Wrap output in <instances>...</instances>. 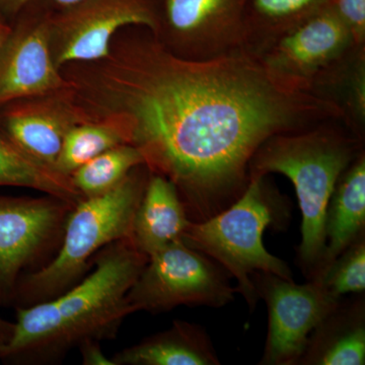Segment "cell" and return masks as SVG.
Returning a JSON list of instances; mask_svg holds the SVG:
<instances>
[{"label":"cell","instance_id":"cell-4","mask_svg":"<svg viewBox=\"0 0 365 365\" xmlns=\"http://www.w3.org/2000/svg\"><path fill=\"white\" fill-rule=\"evenodd\" d=\"M292 205L269 188L263 177L251 178L239 199L201 222H190L182 241L212 259L237 280L235 292L253 312L259 302L252 281L255 272L273 273L294 280L284 261L269 253L263 244L268 227L288 223Z\"/></svg>","mask_w":365,"mask_h":365},{"label":"cell","instance_id":"cell-15","mask_svg":"<svg viewBox=\"0 0 365 365\" xmlns=\"http://www.w3.org/2000/svg\"><path fill=\"white\" fill-rule=\"evenodd\" d=\"M365 160L360 158L337 182L325 216V252L318 275L365 235ZM313 279V280H314Z\"/></svg>","mask_w":365,"mask_h":365},{"label":"cell","instance_id":"cell-27","mask_svg":"<svg viewBox=\"0 0 365 365\" xmlns=\"http://www.w3.org/2000/svg\"><path fill=\"white\" fill-rule=\"evenodd\" d=\"M6 28L0 24V50L2 49V46L6 42Z\"/></svg>","mask_w":365,"mask_h":365},{"label":"cell","instance_id":"cell-7","mask_svg":"<svg viewBox=\"0 0 365 365\" xmlns=\"http://www.w3.org/2000/svg\"><path fill=\"white\" fill-rule=\"evenodd\" d=\"M78 203V202H76ZM76 203L59 197H0V302L11 306L21 276L42 268L58 252Z\"/></svg>","mask_w":365,"mask_h":365},{"label":"cell","instance_id":"cell-26","mask_svg":"<svg viewBox=\"0 0 365 365\" xmlns=\"http://www.w3.org/2000/svg\"><path fill=\"white\" fill-rule=\"evenodd\" d=\"M4 1L6 2V6L11 9V11H18L21 6H26L32 0H4ZM54 1L61 4V6L68 7L78 4L83 0H54Z\"/></svg>","mask_w":365,"mask_h":365},{"label":"cell","instance_id":"cell-12","mask_svg":"<svg viewBox=\"0 0 365 365\" xmlns=\"http://www.w3.org/2000/svg\"><path fill=\"white\" fill-rule=\"evenodd\" d=\"M86 120L59 101L35 103L9 113L6 137L34 160L55 169L67 132Z\"/></svg>","mask_w":365,"mask_h":365},{"label":"cell","instance_id":"cell-2","mask_svg":"<svg viewBox=\"0 0 365 365\" xmlns=\"http://www.w3.org/2000/svg\"><path fill=\"white\" fill-rule=\"evenodd\" d=\"M148 257L130 239L112 242L93 258V269L66 292L29 307H16L11 340L1 361L56 364L86 341L112 340L135 314L127 294Z\"/></svg>","mask_w":365,"mask_h":365},{"label":"cell","instance_id":"cell-18","mask_svg":"<svg viewBox=\"0 0 365 365\" xmlns=\"http://www.w3.org/2000/svg\"><path fill=\"white\" fill-rule=\"evenodd\" d=\"M127 143L123 131L112 117L86 120L67 132L55 169L71 177L74 170L104 151Z\"/></svg>","mask_w":365,"mask_h":365},{"label":"cell","instance_id":"cell-3","mask_svg":"<svg viewBox=\"0 0 365 365\" xmlns=\"http://www.w3.org/2000/svg\"><path fill=\"white\" fill-rule=\"evenodd\" d=\"M143 165L107 193L81 199L74 205L58 252L42 268L21 276L11 304L33 306L61 294L85 277L98 252L112 242L130 239L148 179L139 172Z\"/></svg>","mask_w":365,"mask_h":365},{"label":"cell","instance_id":"cell-16","mask_svg":"<svg viewBox=\"0 0 365 365\" xmlns=\"http://www.w3.org/2000/svg\"><path fill=\"white\" fill-rule=\"evenodd\" d=\"M0 186L24 187L78 202L83 196L71 177L34 160L0 134Z\"/></svg>","mask_w":365,"mask_h":365},{"label":"cell","instance_id":"cell-8","mask_svg":"<svg viewBox=\"0 0 365 365\" xmlns=\"http://www.w3.org/2000/svg\"><path fill=\"white\" fill-rule=\"evenodd\" d=\"M259 299L268 309V333L262 365H297L309 335L339 300L318 282L297 284L268 272L252 275Z\"/></svg>","mask_w":365,"mask_h":365},{"label":"cell","instance_id":"cell-1","mask_svg":"<svg viewBox=\"0 0 365 365\" xmlns=\"http://www.w3.org/2000/svg\"><path fill=\"white\" fill-rule=\"evenodd\" d=\"M102 91L126 143L175 185L192 222L240 198L264 143L323 109L249 60L188 61L153 45L113 59Z\"/></svg>","mask_w":365,"mask_h":365},{"label":"cell","instance_id":"cell-10","mask_svg":"<svg viewBox=\"0 0 365 365\" xmlns=\"http://www.w3.org/2000/svg\"><path fill=\"white\" fill-rule=\"evenodd\" d=\"M51 42L50 23L37 24L14 36L0 60V105L71 88L60 76Z\"/></svg>","mask_w":365,"mask_h":365},{"label":"cell","instance_id":"cell-9","mask_svg":"<svg viewBox=\"0 0 365 365\" xmlns=\"http://www.w3.org/2000/svg\"><path fill=\"white\" fill-rule=\"evenodd\" d=\"M155 29V14L146 0H83L50 21L57 66L110 56L113 36L123 26Z\"/></svg>","mask_w":365,"mask_h":365},{"label":"cell","instance_id":"cell-13","mask_svg":"<svg viewBox=\"0 0 365 365\" xmlns=\"http://www.w3.org/2000/svg\"><path fill=\"white\" fill-rule=\"evenodd\" d=\"M190 222L175 185L167 178L150 173L132 223V244L150 257L182 241Z\"/></svg>","mask_w":365,"mask_h":365},{"label":"cell","instance_id":"cell-25","mask_svg":"<svg viewBox=\"0 0 365 365\" xmlns=\"http://www.w3.org/2000/svg\"><path fill=\"white\" fill-rule=\"evenodd\" d=\"M2 306L0 302V307ZM14 330V322H9L7 319L2 318L0 314V361H1L2 351L7 343L11 340Z\"/></svg>","mask_w":365,"mask_h":365},{"label":"cell","instance_id":"cell-24","mask_svg":"<svg viewBox=\"0 0 365 365\" xmlns=\"http://www.w3.org/2000/svg\"><path fill=\"white\" fill-rule=\"evenodd\" d=\"M78 349L86 365H114L111 359H108L103 352L98 341H86L78 346Z\"/></svg>","mask_w":365,"mask_h":365},{"label":"cell","instance_id":"cell-22","mask_svg":"<svg viewBox=\"0 0 365 365\" xmlns=\"http://www.w3.org/2000/svg\"><path fill=\"white\" fill-rule=\"evenodd\" d=\"M319 0H254L259 13L269 18H287L314 6Z\"/></svg>","mask_w":365,"mask_h":365},{"label":"cell","instance_id":"cell-20","mask_svg":"<svg viewBox=\"0 0 365 365\" xmlns=\"http://www.w3.org/2000/svg\"><path fill=\"white\" fill-rule=\"evenodd\" d=\"M335 299L364 294L365 290V235L350 245L316 279Z\"/></svg>","mask_w":365,"mask_h":365},{"label":"cell","instance_id":"cell-6","mask_svg":"<svg viewBox=\"0 0 365 365\" xmlns=\"http://www.w3.org/2000/svg\"><path fill=\"white\" fill-rule=\"evenodd\" d=\"M230 274L182 241L148 257L127 300L135 313H168L178 307H222L235 299Z\"/></svg>","mask_w":365,"mask_h":365},{"label":"cell","instance_id":"cell-17","mask_svg":"<svg viewBox=\"0 0 365 365\" xmlns=\"http://www.w3.org/2000/svg\"><path fill=\"white\" fill-rule=\"evenodd\" d=\"M347 37L348 26L336 9H329L283 40L281 49L294 63L314 66L339 51Z\"/></svg>","mask_w":365,"mask_h":365},{"label":"cell","instance_id":"cell-21","mask_svg":"<svg viewBox=\"0 0 365 365\" xmlns=\"http://www.w3.org/2000/svg\"><path fill=\"white\" fill-rule=\"evenodd\" d=\"M242 0H167L168 19L180 32H193L241 4Z\"/></svg>","mask_w":365,"mask_h":365},{"label":"cell","instance_id":"cell-19","mask_svg":"<svg viewBox=\"0 0 365 365\" xmlns=\"http://www.w3.org/2000/svg\"><path fill=\"white\" fill-rule=\"evenodd\" d=\"M144 165L143 155L133 145L120 144L91 158L71 175L72 184L83 198L107 193L125 178Z\"/></svg>","mask_w":365,"mask_h":365},{"label":"cell","instance_id":"cell-23","mask_svg":"<svg viewBox=\"0 0 365 365\" xmlns=\"http://www.w3.org/2000/svg\"><path fill=\"white\" fill-rule=\"evenodd\" d=\"M338 14L348 28L362 35L365 29V0H337Z\"/></svg>","mask_w":365,"mask_h":365},{"label":"cell","instance_id":"cell-14","mask_svg":"<svg viewBox=\"0 0 365 365\" xmlns=\"http://www.w3.org/2000/svg\"><path fill=\"white\" fill-rule=\"evenodd\" d=\"M114 365H218L220 359L202 327L176 319L170 328L112 356Z\"/></svg>","mask_w":365,"mask_h":365},{"label":"cell","instance_id":"cell-11","mask_svg":"<svg viewBox=\"0 0 365 365\" xmlns=\"http://www.w3.org/2000/svg\"><path fill=\"white\" fill-rule=\"evenodd\" d=\"M342 297L309 335L297 365L365 364L364 294Z\"/></svg>","mask_w":365,"mask_h":365},{"label":"cell","instance_id":"cell-5","mask_svg":"<svg viewBox=\"0 0 365 365\" xmlns=\"http://www.w3.org/2000/svg\"><path fill=\"white\" fill-rule=\"evenodd\" d=\"M351 158L352 148L343 139L314 133L271 137L250 162L249 179L279 173L294 184L302 212L297 263L307 280H313L321 267L327 207Z\"/></svg>","mask_w":365,"mask_h":365}]
</instances>
